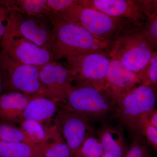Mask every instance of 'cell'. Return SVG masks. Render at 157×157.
I'll return each instance as SVG.
<instances>
[{
  "instance_id": "6da1fadb",
  "label": "cell",
  "mask_w": 157,
  "mask_h": 157,
  "mask_svg": "<svg viewBox=\"0 0 157 157\" xmlns=\"http://www.w3.org/2000/svg\"><path fill=\"white\" fill-rule=\"evenodd\" d=\"M53 25L51 53L56 61L97 52L109 53L113 44L98 39L80 26L51 15Z\"/></svg>"
},
{
  "instance_id": "7a4b0ae2",
  "label": "cell",
  "mask_w": 157,
  "mask_h": 157,
  "mask_svg": "<svg viewBox=\"0 0 157 157\" xmlns=\"http://www.w3.org/2000/svg\"><path fill=\"white\" fill-rule=\"evenodd\" d=\"M55 15L80 26L98 39L112 44L122 35L140 28L144 23L132 20L110 17L78 4Z\"/></svg>"
},
{
  "instance_id": "3957f363",
  "label": "cell",
  "mask_w": 157,
  "mask_h": 157,
  "mask_svg": "<svg viewBox=\"0 0 157 157\" xmlns=\"http://www.w3.org/2000/svg\"><path fill=\"white\" fill-rule=\"evenodd\" d=\"M41 68L20 63L1 50L0 73L3 90L19 92L31 97L45 95L52 98L41 81Z\"/></svg>"
},
{
  "instance_id": "277c9868",
  "label": "cell",
  "mask_w": 157,
  "mask_h": 157,
  "mask_svg": "<svg viewBox=\"0 0 157 157\" xmlns=\"http://www.w3.org/2000/svg\"><path fill=\"white\" fill-rule=\"evenodd\" d=\"M66 109L92 119L104 117L113 110L116 104L104 90L88 82L73 85L64 103Z\"/></svg>"
},
{
  "instance_id": "5b68a950",
  "label": "cell",
  "mask_w": 157,
  "mask_h": 157,
  "mask_svg": "<svg viewBox=\"0 0 157 157\" xmlns=\"http://www.w3.org/2000/svg\"><path fill=\"white\" fill-rule=\"evenodd\" d=\"M140 29L129 31L121 36L109 52L112 58L118 60L129 70L138 74L146 67L155 52Z\"/></svg>"
},
{
  "instance_id": "8992f818",
  "label": "cell",
  "mask_w": 157,
  "mask_h": 157,
  "mask_svg": "<svg viewBox=\"0 0 157 157\" xmlns=\"http://www.w3.org/2000/svg\"><path fill=\"white\" fill-rule=\"evenodd\" d=\"M156 98L151 86L141 84L135 86L119 101L115 109L117 117L133 134L138 133L139 121L155 109Z\"/></svg>"
},
{
  "instance_id": "52a82bcc",
  "label": "cell",
  "mask_w": 157,
  "mask_h": 157,
  "mask_svg": "<svg viewBox=\"0 0 157 157\" xmlns=\"http://www.w3.org/2000/svg\"><path fill=\"white\" fill-rule=\"evenodd\" d=\"M0 45L4 53L21 63L41 68L56 61L51 52L20 33L12 21V14L6 33L0 40Z\"/></svg>"
},
{
  "instance_id": "ba28073f",
  "label": "cell",
  "mask_w": 157,
  "mask_h": 157,
  "mask_svg": "<svg viewBox=\"0 0 157 157\" xmlns=\"http://www.w3.org/2000/svg\"><path fill=\"white\" fill-rule=\"evenodd\" d=\"M76 83L88 82L104 90L111 57L105 52H97L66 59Z\"/></svg>"
},
{
  "instance_id": "9c48e42d",
  "label": "cell",
  "mask_w": 157,
  "mask_h": 157,
  "mask_svg": "<svg viewBox=\"0 0 157 157\" xmlns=\"http://www.w3.org/2000/svg\"><path fill=\"white\" fill-rule=\"evenodd\" d=\"M59 104L56 123L70 149L71 157H76L86 138L94 135V131L88 118Z\"/></svg>"
},
{
  "instance_id": "30bf717a",
  "label": "cell",
  "mask_w": 157,
  "mask_h": 157,
  "mask_svg": "<svg viewBox=\"0 0 157 157\" xmlns=\"http://www.w3.org/2000/svg\"><path fill=\"white\" fill-rule=\"evenodd\" d=\"M15 27L25 38L51 52L53 40V25L44 14L29 15L12 11Z\"/></svg>"
},
{
  "instance_id": "8fae6325",
  "label": "cell",
  "mask_w": 157,
  "mask_h": 157,
  "mask_svg": "<svg viewBox=\"0 0 157 157\" xmlns=\"http://www.w3.org/2000/svg\"><path fill=\"white\" fill-rule=\"evenodd\" d=\"M78 5L100 11L110 17L144 23L147 13V1L79 0Z\"/></svg>"
},
{
  "instance_id": "7c38bea8",
  "label": "cell",
  "mask_w": 157,
  "mask_h": 157,
  "mask_svg": "<svg viewBox=\"0 0 157 157\" xmlns=\"http://www.w3.org/2000/svg\"><path fill=\"white\" fill-rule=\"evenodd\" d=\"M39 74L42 84L54 100L59 104L64 103L75 82L72 71L54 61L42 67Z\"/></svg>"
},
{
  "instance_id": "4fadbf2b",
  "label": "cell",
  "mask_w": 157,
  "mask_h": 157,
  "mask_svg": "<svg viewBox=\"0 0 157 157\" xmlns=\"http://www.w3.org/2000/svg\"><path fill=\"white\" fill-rule=\"evenodd\" d=\"M138 83L140 81L137 73L129 70L118 60L111 58L104 90L116 105L122 97Z\"/></svg>"
},
{
  "instance_id": "5bb4252c",
  "label": "cell",
  "mask_w": 157,
  "mask_h": 157,
  "mask_svg": "<svg viewBox=\"0 0 157 157\" xmlns=\"http://www.w3.org/2000/svg\"><path fill=\"white\" fill-rule=\"evenodd\" d=\"M32 97L19 92L10 91L0 95V121L20 124Z\"/></svg>"
},
{
  "instance_id": "9a60e30c",
  "label": "cell",
  "mask_w": 157,
  "mask_h": 157,
  "mask_svg": "<svg viewBox=\"0 0 157 157\" xmlns=\"http://www.w3.org/2000/svg\"><path fill=\"white\" fill-rule=\"evenodd\" d=\"M97 134L104 155L110 157H124L129 147L122 125L104 124L98 129Z\"/></svg>"
},
{
  "instance_id": "2e32d148",
  "label": "cell",
  "mask_w": 157,
  "mask_h": 157,
  "mask_svg": "<svg viewBox=\"0 0 157 157\" xmlns=\"http://www.w3.org/2000/svg\"><path fill=\"white\" fill-rule=\"evenodd\" d=\"M59 103L45 95L32 96L24 113V119L42 123L48 121L57 112Z\"/></svg>"
},
{
  "instance_id": "e0dca14e",
  "label": "cell",
  "mask_w": 157,
  "mask_h": 157,
  "mask_svg": "<svg viewBox=\"0 0 157 157\" xmlns=\"http://www.w3.org/2000/svg\"><path fill=\"white\" fill-rule=\"evenodd\" d=\"M20 127L35 144L48 143L50 139L56 140L61 137L56 123L53 126L48 128L37 121L25 120Z\"/></svg>"
},
{
  "instance_id": "ac0fdd59",
  "label": "cell",
  "mask_w": 157,
  "mask_h": 157,
  "mask_svg": "<svg viewBox=\"0 0 157 157\" xmlns=\"http://www.w3.org/2000/svg\"><path fill=\"white\" fill-rule=\"evenodd\" d=\"M44 144L0 141V157H44Z\"/></svg>"
},
{
  "instance_id": "d6986e66",
  "label": "cell",
  "mask_w": 157,
  "mask_h": 157,
  "mask_svg": "<svg viewBox=\"0 0 157 157\" xmlns=\"http://www.w3.org/2000/svg\"><path fill=\"white\" fill-rule=\"evenodd\" d=\"M5 4L13 12L29 15L49 14L47 0H5Z\"/></svg>"
},
{
  "instance_id": "ffe728a7",
  "label": "cell",
  "mask_w": 157,
  "mask_h": 157,
  "mask_svg": "<svg viewBox=\"0 0 157 157\" xmlns=\"http://www.w3.org/2000/svg\"><path fill=\"white\" fill-rule=\"evenodd\" d=\"M0 141L33 144L20 127L0 121Z\"/></svg>"
},
{
  "instance_id": "44dd1931",
  "label": "cell",
  "mask_w": 157,
  "mask_h": 157,
  "mask_svg": "<svg viewBox=\"0 0 157 157\" xmlns=\"http://www.w3.org/2000/svg\"><path fill=\"white\" fill-rule=\"evenodd\" d=\"M42 153L44 157H71L70 149L61 137L53 142L44 143Z\"/></svg>"
},
{
  "instance_id": "7402d4cb",
  "label": "cell",
  "mask_w": 157,
  "mask_h": 157,
  "mask_svg": "<svg viewBox=\"0 0 157 157\" xmlns=\"http://www.w3.org/2000/svg\"><path fill=\"white\" fill-rule=\"evenodd\" d=\"M144 138L139 133L134 134L132 144L124 157H152Z\"/></svg>"
},
{
  "instance_id": "603a6c76",
  "label": "cell",
  "mask_w": 157,
  "mask_h": 157,
  "mask_svg": "<svg viewBox=\"0 0 157 157\" xmlns=\"http://www.w3.org/2000/svg\"><path fill=\"white\" fill-rule=\"evenodd\" d=\"M140 32L149 42L154 51H157V10L147 18Z\"/></svg>"
},
{
  "instance_id": "cb8c5ba5",
  "label": "cell",
  "mask_w": 157,
  "mask_h": 157,
  "mask_svg": "<svg viewBox=\"0 0 157 157\" xmlns=\"http://www.w3.org/2000/svg\"><path fill=\"white\" fill-rule=\"evenodd\" d=\"M104 154L100 140L93 135L86 138L76 157H101Z\"/></svg>"
},
{
  "instance_id": "d4e9b609",
  "label": "cell",
  "mask_w": 157,
  "mask_h": 157,
  "mask_svg": "<svg viewBox=\"0 0 157 157\" xmlns=\"http://www.w3.org/2000/svg\"><path fill=\"white\" fill-rule=\"evenodd\" d=\"M138 133L146 138L149 144L157 153V129L150 123L148 115L143 117L139 121Z\"/></svg>"
},
{
  "instance_id": "484cf974",
  "label": "cell",
  "mask_w": 157,
  "mask_h": 157,
  "mask_svg": "<svg viewBox=\"0 0 157 157\" xmlns=\"http://www.w3.org/2000/svg\"><path fill=\"white\" fill-rule=\"evenodd\" d=\"M138 75L141 84L151 86L157 84V51H155L148 65Z\"/></svg>"
},
{
  "instance_id": "4316f807",
  "label": "cell",
  "mask_w": 157,
  "mask_h": 157,
  "mask_svg": "<svg viewBox=\"0 0 157 157\" xmlns=\"http://www.w3.org/2000/svg\"><path fill=\"white\" fill-rule=\"evenodd\" d=\"M79 0H47V4L49 14L57 15L62 13L67 9L78 4Z\"/></svg>"
},
{
  "instance_id": "83f0119b",
  "label": "cell",
  "mask_w": 157,
  "mask_h": 157,
  "mask_svg": "<svg viewBox=\"0 0 157 157\" xmlns=\"http://www.w3.org/2000/svg\"><path fill=\"white\" fill-rule=\"evenodd\" d=\"M11 14L12 11L6 6L4 1H0V40L6 33Z\"/></svg>"
},
{
  "instance_id": "f1b7e54d",
  "label": "cell",
  "mask_w": 157,
  "mask_h": 157,
  "mask_svg": "<svg viewBox=\"0 0 157 157\" xmlns=\"http://www.w3.org/2000/svg\"><path fill=\"white\" fill-rule=\"evenodd\" d=\"M148 120L153 126L157 129V109H155L148 115Z\"/></svg>"
},
{
  "instance_id": "f546056e",
  "label": "cell",
  "mask_w": 157,
  "mask_h": 157,
  "mask_svg": "<svg viewBox=\"0 0 157 157\" xmlns=\"http://www.w3.org/2000/svg\"><path fill=\"white\" fill-rule=\"evenodd\" d=\"M3 91V83L2 79V76H1V73H0V95L2 94V92Z\"/></svg>"
},
{
  "instance_id": "4dcf8cb0",
  "label": "cell",
  "mask_w": 157,
  "mask_h": 157,
  "mask_svg": "<svg viewBox=\"0 0 157 157\" xmlns=\"http://www.w3.org/2000/svg\"><path fill=\"white\" fill-rule=\"evenodd\" d=\"M101 157H110L109 156H108L106 155H104H104H102V156Z\"/></svg>"
}]
</instances>
